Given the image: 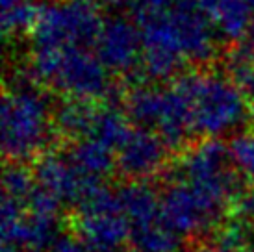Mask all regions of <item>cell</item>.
Listing matches in <instances>:
<instances>
[{
	"label": "cell",
	"instance_id": "obj_1",
	"mask_svg": "<svg viewBox=\"0 0 254 252\" xmlns=\"http://www.w3.org/2000/svg\"><path fill=\"white\" fill-rule=\"evenodd\" d=\"M2 2H4V11H7V9H11V7L17 6L22 0H2Z\"/></svg>",
	"mask_w": 254,
	"mask_h": 252
},
{
	"label": "cell",
	"instance_id": "obj_2",
	"mask_svg": "<svg viewBox=\"0 0 254 252\" xmlns=\"http://www.w3.org/2000/svg\"><path fill=\"white\" fill-rule=\"evenodd\" d=\"M245 4H247L249 7H254V0H245Z\"/></svg>",
	"mask_w": 254,
	"mask_h": 252
},
{
	"label": "cell",
	"instance_id": "obj_3",
	"mask_svg": "<svg viewBox=\"0 0 254 252\" xmlns=\"http://www.w3.org/2000/svg\"><path fill=\"white\" fill-rule=\"evenodd\" d=\"M145 2H148V0H145Z\"/></svg>",
	"mask_w": 254,
	"mask_h": 252
}]
</instances>
